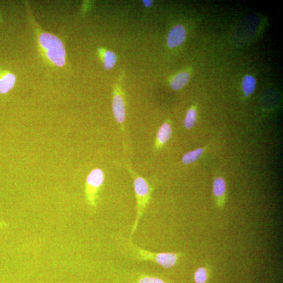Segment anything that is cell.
<instances>
[{
    "mask_svg": "<svg viewBox=\"0 0 283 283\" xmlns=\"http://www.w3.org/2000/svg\"><path fill=\"white\" fill-rule=\"evenodd\" d=\"M186 32L185 27L181 25H177L170 31L167 43L169 47L175 48L181 44L185 40Z\"/></svg>",
    "mask_w": 283,
    "mask_h": 283,
    "instance_id": "obj_6",
    "label": "cell"
},
{
    "mask_svg": "<svg viewBox=\"0 0 283 283\" xmlns=\"http://www.w3.org/2000/svg\"><path fill=\"white\" fill-rule=\"evenodd\" d=\"M104 66L106 70L112 69L117 63V55L111 50H106L103 54Z\"/></svg>",
    "mask_w": 283,
    "mask_h": 283,
    "instance_id": "obj_11",
    "label": "cell"
},
{
    "mask_svg": "<svg viewBox=\"0 0 283 283\" xmlns=\"http://www.w3.org/2000/svg\"><path fill=\"white\" fill-rule=\"evenodd\" d=\"M256 81L255 78L251 75H246L243 78L242 89L245 96L252 94L255 91Z\"/></svg>",
    "mask_w": 283,
    "mask_h": 283,
    "instance_id": "obj_10",
    "label": "cell"
},
{
    "mask_svg": "<svg viewBox=\"0 0 283 283\" xmlns=\"http://www.w3.org/2000/svg\"><path fill=\"white\" fill-rule=\"evenodd\" d=\"M190 75L187 72H181L173 78L171 82V88L178 90L182 88L190 81Z\"/></svg>",
    "mask_w": 283,
    "mask_h": 283,
    "instance_id": "obj_9",
    "label": "cell"
},
{
    "mask_svg": "<svg viewBox=\"0 0 283 283\" xmlns=\"http://www.w3.org/2000/svg\"><path fill=\"white\" fill-rule=\"evenodd\" d=\"M204 150L198 149L184 154L181 159V161L185 164H190L196 161L199 157L202 154Z\"/></svg>",
    "mask_w": 283,
    "mask_h": 283,
    "instance_id": "obj_13",
    "label": "cell"
},
{
    "mask_svg": "<svg viewBox=\"0 0 283 283\" xmlns=\"http://www.w3.org/2000/svg\"><path fill=\"white\" fill-rule=\"evenodd\" d=\"M126 167L133 180L136 201V216L130 234L132 237L151 199L153 189L147 179L138 175L129 165H126Z\"/></svg>",
    "mask_w": 283,
    "mask_h": 283,
    "instance_id": "obj_2",
    "label": "cell"
},
{
    "mask_svg": "<svg viewBox=\"0 0 283 283\" xmlns=\"http://www.w3.org/2000/svg\"><path fill=\"white\" fill-rule=\"evenodd\" d=\"M125 246L129 256L134 260L152 261L165 268H169L175 265L181 256L180 253H156L144 250L133 243L130 239L126 240Z\"/></svg>",
    "mask_w": 283,
    "mask_h": 283,
    "instance_id": "obj_1",
    "label": "cell"
},
{
    "mask_svg": "<svg viewBox=\"0 0 283 283\" xmlns=\"http://www.w3.org/2000/svg\"><path fill=\"white\" fill-rule=\"evenodd\" d=\"M138 283H165V282L159 278L151 277H144L142 278Z\"/></svg>",
    "mask_w": 283,
    "mask_h": 283,
    "instance_id": "obj_16",
    "label": "cell"
},
{
    "mask_svg": "<svg viewBox=\"0 0 283 283\" xmlns=\"http://www.w3.org/2000/svg\"><path fill=\"white\" fill-rule=\"evenodd\" d=\"M16 77L12 73H7L0 78V93L9 92L15 85Z\"/></svg>",
    "mask_w": 283,
    "mask_h": 283,
    "instance_id": "obj_8",
    "label": "cell"
},
{
    "mask_svg": "<svg viewBox=\"0 0 283 283\" xmlns=\"http://www.w3.org/2000/svg\"><path fill=\"white\" fill-rule=\"evenodd\" d=\"M39 41L50 62L58 67L66 64V50L60 39L51 34L44 33L39 36Z\"/></svg>",
    "mask_w": 283,
    "mask_h": 283,
    "instance_id": "obj_3",
    "label": "cell"
},
{
    "mask_svg": "<svg viewBox=\"0 0 283 283\" xmlns=\"http://www.w3.org/2000/svg\"><path fill=\"white\" fill-rule=\"evenodd\" d=\"M142 3L144 6H146V8H150L152 5L153 4V1H152V0H143Z\"/></svg>",
    "mask_w": 283,
    "mask_h": 283,
    "instance_id": "obj_17",
    "label": "cell"
},
{
    "mask_svg": "<svg viewBox=\"0 0 283 283\" xmlns=\"http://www.w3.org/2000/svg\"><path fill=\"white\" fill-rule=\"evenodd\" d=\"M207 280V271L204 267H200L195 274V280L197 283H204Z\"/></svg>",
    "mask_w": 283,
    "mask_h": 283,
    "instance_id": "obj_15",
    "label": "cell"
},
{
    "mask_svg": "<svg viewBox=\"0 0 283 283\" xmlns=\"http://www.w3.org/2000/svg\"><path fill=\"white\" fill-rule=\"evenodd\" d=\"M226 190V181L221 177L216 178L213 184V193L217 197H221Z\"/></svg>",
    "mask_w": 283,
    "mask_h": 283,
    "instance_id": "obj_12",
    "label": "cell"
},
{
    "mask_svg": "<svg viewBox=\"0 0 283 283\" xmlns=\"http://www.w3.org/2000/svg\"><path fill=\"white\" fill-rule=\"evenodd\" d=\"M105 174L100 169L93 170L87 177L85 194L88 204L95 208L98 194L104 182Z\"/></svg>",
    "mask_w": 283,
    "mask_h": 283,
    "instance_id": "obj_4",
    "label": "cell"
},
{
    "mask_svg": "<svg viewBox=\"0 0 283 283\" xmlns=\"http://www.w3.org/2000/svg\"><path fill=\"white\" fill-rule=\"evenodd\" d=\"M197 120V112L194 108H191L187 112L184 121V126L186 129H192Z\"/></svg>",
    "mask_w": 283,
    "mask_h": 283,
    "instance_id": "obj_14",
    "label": "cell"
},
{
    "mask_svg": "<svg viewBox=\"0 0 283 283\" xmlns=\"http://www.w3.org/2000/svg\"><path fill=\"white\" fill-rule=\"evenodd\" d=\"M124 94L120 87H115L113 92L112 111L114 117L120 126L123 133L125 132L124 123L126 118V109Z\"/></svg>",
    "mask_w": 283,
    "mask_h": 283,
    "instance_id": "obj_5",
    "label": "cell"
},
{
    "mask_svg": "<svg viewBox=\"0 0 283 283\" xmlns=\"http://www.w3.org/2000/svg\"><path fill=\"white\" fill-rule=\"evenodd\" d=\"M172 134V129L170 123L165 122L159 128L155 141L154 152L161 149L164 145L168 142Z\"/></svg>",
    "mask_w": 283,
    "mask_h": 283,
    "instance_id": "obj_7",
    "label": "cell"
}]
</instances>
